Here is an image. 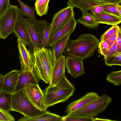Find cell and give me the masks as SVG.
Masks as SVG:
<instances>
[{"label":"cell","instance_id":"obj_40","mask_svg":"<svg viewBox=\"0 0 121 121\" xmlns=\"http://www.w3.org/2000/svg\"><path fill=\"white\" fill-rule=\"evenodd\" d=\"M4 78V76L3 74H0V90L2 89L3 81Z\"/></svg>","mask_w":121,"mask_h":121},{"label":"cell","instance_id":"obj_34","mask_svg":"<svg viewBox=\"0 0 121 121\" xmlns=\"http://www.w3.org/2000/svg\"><path fill=\"white\" fill-rule=\"evenodd\" d=\"M9 0H0V17L11 5Z\"/></svg>","mask_w":121,"mask_h":121},{"label":"cell","instance_id":"obj_28","mask_svg":"<svg viewBox=\"0 0 121 121\" xmlns=\"http://www.w3.org/2000/svg\"><path fill=\"white\" fill-rule=\"evenodd\" d=\"M104 62L107 66L121 65V53L117 52L111 56L104 58Z\"/></svg>","mask_w":121,"mask_h":121},{"label":"cell","instance_id":"obj_11","mask_svg":"<svg viewBox=\"0 0 121 121\" xmlns=\"http://www.w3.org/2000/svg\"><path fill=\"white\" fill-rule=\"evenodd\" d=\"M17 42L21 65L20 70L32 71V54L27 48L26 44L19 39H17Z\"/></svg>","mask_w":121,"mask_h":121},{"label":"cell","instance_id":"obj_1","mask_svg":"<svg viewBox=\"0 0 121 121\" xmlns=\"http://www.w3.org/2000/svg\"><path fill=\"white\" fill-rule=\"evenodd\" d=\"M32 59V72L39 79L48 83L55 62L51 48H40L35 46Z\"/></svg>","mask_w":121,"mask_h":121},{"label":"cell","instance_id":"obj_17","mask_svg":"<svg viewBox=\"0 0 121 121\" xmlns=\"http://www.w3.org/2000/svg\"><path fill=\"white\" fill-rule=\"evenodd\" d=\"M68 6H71L80 9L82 12H91L95 7L99 5L108 4L102 3L96 0H68Z\"/></svg>","mask_w":121,"mask_h":121},{"label":"cell","instance_id":"obj_30","mask_svg":"<svg viewBox=\"0 0 121 121\" xmlns=\"http://www.w3.org/2000/svg\"><path fill=\"white\" fill-rule=\"evenodd\" d=\"M94 118H88L68 114L66 115L61 117V121H93Z\"/></svg>","mask_w":121,"mask_h":121},{"label":"cell","instance_id":"obj_35","mask_svg":"<svg viewBox=\"0 0 121 121\" xmlns=\"http://www.w3.org/2000/svg\"><path fill=\"white\" fill-rule=\"evenodd\" d=\"M117 36L116 42L117 50L118 53H121V29L120 26L117 25Z\"/></svg>","mask_w":121,"mask_h":121},{"label":"cell","instance_id":"obj_13","mask_svg":"<svg viewBox=\"0 0 121 121\" xmlns=\"http://www.w3.org/2000/svg\"><path fill=\"white\" fill-rule=\"evenodd\" d=\"M39 81V78L32 71L20 70L16 86L13 92L23 89L30 84H38Z\"/></svg>","mask_w":121,"mask_h":121},{"label":"cell","instance_id":"obj_15","mask_svg":"<svg viewBox=\"0 0 121 121\" xmlns=\"http://www.w3.org/2000/svg\"><path fill=\"white\" fill-rule=\"evenodd\" d=\"M66 58L62 55L55 61L52 69L49 86L56 84L65 75Z\"/></svg>","mask_w":121,"mask_h":121},{"label":"cell","instance_id":"obj_36","mask_svg":"<svg viewBox=\"0 0 121 121\" xmlns=\"http://www.w3.org/2000/svg\"><path fill=\"white\" fill-rule=\"evenodd\" d=\"M117 53V50L116 40L109 48L106 54L104 56V58L111 56Z\"/></svg>","mask_w":121,"mask_h":121},{"label":"cell","instance_id":"obj_38","mask_svg":"<svg viewBox=\"0 0 121 121\" xmlns=\"http://www.w3.org/2000/svg\"><path fill=\"white\" fill-rule=\"evenodd\" d=\"M117 32L108 39L105 41L108 44L109 47L112 45L116 40Z\"/></svg>","mask_w":121,"mask_h":121},{"label":"cell","instance_id":"obj_20","mask_svg":"<svg viewBox=\"0 0 121 121\" xmlns=\"http://www.w3.org/2000/svg\"><path fill=\"white\" fill-rule=\"evenodd\" d=\"M70 35H67L56 42L52 46V51L55 61L63 55L67 44L69 40Z\"/></svg>","mask_w":121,"mask_h":121},{"label":"cell","instance_id":"obj_42","mask_svg":"<svg viewBox=\"0 0 121 121\" xmlns=\"http://www.w3.org/2000/svg\"></svg>","mask_w":121,"mask_h":121},{"label":"cell","instance_id":"obj_8","mask_svg":"<svg viewBox=\"0 0 121 121\" xmlns=\"http://www.w3.org/2000/svg\"><path fill=\"white\" fill-rule=\"evenodd\" d=\"M23 89L30 100L37 108L42 111H47L44 93L38 84H30Z\"/></svg>","mask_w":121,"mask_h":121},{"label":"cell","instance_id":"obj_27","mask_svg":"<svg viewBox=\"0 0 121 121\" xmlns=\"http://www.w3.org/2000/svg\"><path fill=\"white\" fill-rule=\"evenodd\" d=\"M106 79L114 85L119 86L121 84V70L113 71L107 75Z\"/></svg>","mask_w":121,"mask_h":121},{"label":"cell","instance_id":"obj_26","mask_svg":"<svg viewBox=\"0 0 121 121\" xmlns=\"http://www.w3.org/2000/svg\"><path fill=\"white\" fill-rule=\"evenodd\" d=\"M118 5H119L117 3H108L103 4L102 6L103 8L104 13L112 15L121 18V15L119 13L117 9Z\"/></svg>","mask_w":121,"mask_h":121},{"label":"cell","instance_id":"obj_19","mask_svg":"<svg viewBox=\"0 0 121 121\" xmlns=\"http://www.w3.org/2000/svg\"><path fill=\"white\" fill-rule=\"evenodd\" d=\"M91 13L99 24L114 26L118 25L121 22V18L107 13Z\"/></svg>","mask_w":121,"mask_h":121},{"label":"cell","instance_id":"obj_12","mask_svg":"<svg viewBox=\"0 0 121 121\" xmlns=\"http://www.w3.org/2000/svg\"><path fill=\"white\" fill-rule=\"evenodd\" d=\"M76 24V21L73 17L51 37L49 47H52L56 42L66 35L72 34L75 30Z\"/></svg>","mask_w":121,"mask_h":121},{"label":"cell","instance_id":"obj_31","mask_svg":"<svg viewBox=\"0 0 121 121\" xmlns=\"http://www.w3.org/2000/svg\"><path fill=\"white\" fill-rule=\"evenodd\" d=\"M117 25L112 26L108 29L101 35L99 40L105 41L116 33L117 32Z\"/></svg>","mask_w":121,"mask_h":121},{"label":"cell","instance_id":"obj_7","mask_svg":"<svg viewBox=\"0 0 121 121\" xmlns=\"http://www.w3.org/2000/svg\"><path fill=\"white\" fill-rule=\"evenodd\" d=\"M19 14V9L18 7L11 5L0 17V38L5 39L14 32Z\"/></svg>","mask_w":121,"mask_h":121},{"label":"cell","instance_id":"obj_41","mask_svg":"<svg viewBox=\"0 0 121 121\" xmlns=\"http://www.w3.org/2000/svg\"><path fill=\"white\" fill-rule=\"evenodd\" d=\"M114 121L115 120H112L109 119H101L97 118H94V121Z\"/></svg>","mask_w":121,"mask_h":121},{"label":"cell","instance_id":"obj_2","mask_svg":"<svg viewBox=\"0 0 121 121\" xmlns=\"http://www.w3.org/2000/svg\"><path fill=\"white\" fill-rule=\"evenodd\" d=\"M99 41L92 34H82L77 39L69 41L64 53L84 60L93 55L98 48Z\"/></svg>","mask_w":121,"mask_h":121},{"label":"cell","instance_id":"obj_23","mask_svg":"<svg viewBox=\"0 0 121 121\" xmlns=\"http://www.w3.org/2000/svg\"><path fill=\"white\" fill-rule=\"evenodd\" d=\"M12 93L0 90V108L7 112L11 111Z\"/></svg>","mask_w":121,"mask_h":121},{"label":"cell","instance_id":"obj_29","mask_svg":"<svg viewBox=\"0 0 121 121\" xmlns=\"http://www.w3.org/2000/svg\"><path fill=\"white\" fill-rule=\"evenodd\" d=\"M52 23L49 24L45 28L43 32L42 40V48H45L49 46L51 37Z\"/></svg>","mask_w":121,"mask_h":121},{"label":"cell","instance_id":"obj_14","mask_svg":"<svg viewBox=\"0 0 121 121\" xmlns=\"http://www.w3.org/2000/svg\"><path fill=\"white\" fill-rule=\"evenodd\" d=\"M99 96L95 92H88L82 97L70 103L67 108L66 112L68 114L76 111L97 99Z\"/></svg>","mask_w":121,"mask_h":121},{"label":"cell","instance_id":"obj_10","mask_svg":"<svg viewBox=\"0 0 121 121\" xmlns=\"http://www.w3.org/2000/svg\"><path fill=\"white\" fill-rule=\"evenodd\" d=\"M83 60L81 58L70 56L66 58L65 65L67 72L74 78L85 73Z\"/></svg>","mask_w":121,"mask_h":121},{"label":"cell","instance_id":"obj_5","mask_svg":"<svg viewBox=\"0 0 121 121\" xmlns=\"http://www.w3.org/2000/svg\"><path fill=\"white\" fill-rule=\"evenodd\" d=\"M112 101L110 96L104 94L81 108L68 114L88 118H94L104 110Z\"/></svg>","mask_w":121,"mask_h":121},{"label":"cell","instance_id":"obj_32","mask_svg":"<svg viewBox=\"0 0 121 121\" xmlns=\"http://www.w3.org/2000/svg\"><path fill=\"white\" fill-rule=\"evenodd\" d=\"M109 48L108 44L105 41L100 40L97 48L98 52L104 56Z\"/></svg>","mask_w":121,"mask_h":121},{"label":"cell","instance_id":"obj_9","mask_svg":"<svg viewBox=\"0 0 121 121\" xmlns=\"http://www.w3.org/2000/svg\"><path fill=\"white\" fill-rule=\"evenodd\" d=\"M73 8L72 6H68L55 14L52 19L51 36L59 28L74 17Z\"/></svg>","mask_w":121,"mask_h":121},{"label":"cell","instance_id":"obj_39","mask_svg":"<svg viewBox=\"0 0 121 121\" xmlns=\"http://www.w3.org/2000/svg\"><path fill=\"white\" fill-rule=\"evenodd\" d=\"M105 3H117L119 0H96Z\"/></svg>","mask_w":121,"mask_h":121},{"label":"cell","instance_id":"obj_24","mask_svg":"<svg viewBox=\"0 0 121 121\" xmlns=\"http://www.w3.org/2000/svg\"><path fill=\"white\" fill-rule=\"evenodd\" d=\"M20 6L19 9V13L22 16H25L28 18L36 19L35 8L31 7L20 0H17Z\"/></svg>","mask_w":121,"mask_h":121},{"label":"cell","instance_id":"obj_18","mask_svg":"<svg viewBox=\"0 0 121 121\" xmlns=\"http://www.w3.org/2000/svg\"><path fill=\"white\" fill-rule=\"evenodd\" d=\"M20 70H13L4 76L2 90L13 93L15 89Z\"/></svg>","mask_w":121,"mask_h":121},{"label":"cell","instance_id":"obj_21","mask_svg":"<svg viewBox=\"0 0 121 121\" xmlns=\"http://www.w3.org/2000/svg\"><path fill=\"white\" fill-rule=\"evenodd\" d=\"M18 121H61V117L59 115L47 111L39 115L32 118L25 116L18 119Z\"/></svg>","mask_w":121,"mask_h":121},{"label":"cell","instance_id":"obj_6","mask_svg":"<svg viewBox=\"0 0 121 121\" xmlns=\"http://www.w3.org/2000/svg\"><path fill=\"white\" fill-rule=\"evenodd\" d=\"M18 19L25 26L34 45L38 47L42 48L44 31L49 23L46 20L26 18L20 13Z\"/></svg>","mask_w":121,"mask_h":121},{"label":"cell","instance_id":"obj_25","mask_svg":"<svg viewBox=\"0 0 121 121\" xmlns=\"http://www.w3.org/2000/svg\"><path fill=\"white\" fill-rule=\"evenodd\" d=\"M50 0H36L35 6L37 14L40 17L47 15L49 8Z\"/></svg>","mask_w":121,"mask_h":121},{"label":"cell","instance_id":"obj_16","mask_svg":"<svg viewBox=\"0 0 121 121\" xmlns=\"http://www.w3.org/2000/svg\"><path fill=\"white\" fill-rule=\"evenodd\" d=\"M14 32L18 39L28 46L29 51L32 54L35 45L25 26L19 19L16 22Z\"/></svg>","mask_w":121,"mask_h":121},{"label":"cell","instance_id":"obj_33","mask_svg":"<svg viewBox=\"0 0 121 121\" xmlns=\"http://www.w3.org/2000/svg\"><path fill=\"white\" fill-rule=\"evenodd\" d=\"M15 119L10 113L0 108V121H14Z\"/></svg>","mask_w":121,"mask_h":121},{"label":"cell","instance_id":"obj_22","mask_svg":"<svg viewBox=\"0 0 121 121\" xmlns=\"http://www.w3.org/2000/svg\"><path fill=\"white\" fill-rule=\"evenodd\" d=\"M82 12V16L76 21L88 28L95 29L98 27L99 24L91 13L87 11Z\"/></svg>","mask_w":121,"mask_h":121},{"label":"cell","instance_id":"obj_3","mask_svg":"<svg viewBox=\"0 0 121 121\" xmlns=\"http://www.w3.org/2000/svg\"><path fill=\"white\" fill-rule=\"evenodd\" d=\"M75 88L65 75L56 84L48 86L44 93L47 108L67 101L73 94Z\"/></svg>","mask_w":121,"mask_h":121},{"label":"cell","instance_id":"obj_4","mask_svg":"<svg viewBox=\"0 0 121 121\" xmlns=\"http://www.w3.org/2000/svg\"><path fill=\"white\" fill-rule=\"evenodd\" d=\"M11 111L19 112L29 118L38 116L47 111H42L37 108L29 98L23 89L12 93Z\"/></svg>","mask_w":121,"mask_h":121},{"label":"cell","instance_id":"obj_37","mask_svg":"<svg viewBox=\"0 0 121 121\" xmlns=\"http://www.w3.org/2000/svg\"><path fill=\"white\" fill-rule=\"evenodd\" d=\"M102 5H98L94 7L90 12V13L96 14L104 13V12L103 8Z\"/></svg>","mask_w":121,"mask_h":121}]
</instances>
